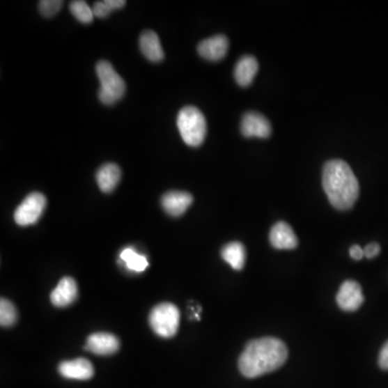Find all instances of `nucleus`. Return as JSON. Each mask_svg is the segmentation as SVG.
I'll return each instance as SVG.
<instances>
[{
  "mask_svg": "<svg viewBox=\"0 0 388 388\" xmlns=\"http://www.w3.org/2000/svg\"><path fill=\"white\" fill-rule=\"evenodd\" d=\"M323 187L329 202L339 210L354 206L359 196V183L343 160H330L323 169Z\"/></svg>",
  "mask_w": 388,
  "mask_h": 388,
  "instance_id": "nucleus-2",
  "label": "nucleus"
},
{
  "mask_svg": "<svg viewBox=\"0 0 388 388\" xmlns=\"http://www.w3.org/2000/svg\"><path fill=\"white\" fill-rule=\"evenodd\" d=\"M121 178V169L115 163H106L98 169L96 180L98 187L104 193L115 190Z\"/></svg>",
  "mask_w": 388,
  "mask_h": 388,
  "instance_id": "nucleus-17",
  "label": "nucleus"
},
{
  "mask_svg": "<svg viewBox=\"0 0 388 388\" xmlns=\"http://www.w3.org/2000/svg\"><path fill=\"white\" fill-rule=\"evenodd\" d=\"M258 70H259L258 61L251 55H244L243 58L240 59L236 63L235 70H234L236 82L241 86H249L255 79Z\"/></svg>",
  "mask_w": 388,
  "mask_h": 388,
  "instance_id": "nucleus-16",
  "label": "nucleus"
},
{
  "mask_svg": "<svg viewBox=\"0 0 388 388\" xmlns=\"http://www.w3.org/2000/svg\"><path fill=\"white\" fill-rule=\"evenodd\" d=\"M380 251H381V247L379 244L376 243L369 244L364 248V257H367L368 259H373L379 255Z\"/></svg>",
  "mask_w": 388,
  "mask_h": 388,
  "instance_id": "nucleus-24",
  "label": "nucleus"
},
{
  "mask_svg": "<svg viewBox=\"0 0 388 388\" xmlns=\"http://www.w3.org/2000/svg\"><path fill=\"white\" fill-rule=\"evenodd\" d=\"M120 258L123 260L127 269L131 270V271L143 272L148 267L147 259L143 256L136 253L135 250L132 249V248H125V249L122 250Z\"/></svg>",
  "mask_w": 388,
  "mask_h": 388,
  "instance_id": "nucleus-19",
  "label": "nucleus"
},
{
  "mask_svg": "<svg viewBox=\"0 0 388 388\" xmlns=\"http://www.w3.org/2000/svg\"><path fill=\"white\" fill-rule=\"evenodd\" d=\"M193 203V196L184 191H169L161 199L163 210L173 217L185 214Z\"/></svg>",
  "mask_w": 388,
  "mask_h": 388,
  "instance_id": "nucleus-12",
  "label": "nucleus"
},
{
  "mask_svg": "<svg viewBox=\"0 0 388 388\" xmlns=\"http://www.w3.org/2000/svg\"><path fill=\"white\" fill-rule=\"evenodd\" d=\"M17 313L13 302L7 299L0 301V325L3 327H11L17 323Z\"/></svg>",
  "mask_w": 388,
  "mask_h": 388,
  "instance_id": "nucleus-21",
  "label": "nucleus"
},
{
  "mask_svg": "<svg viewBox=\"0 0 388 388\" xmlns=\"http://www.w3.org/2000/svg\"><path fill=\"white\" fill-rule=\"evenodd\" d=\"M120 342L117 336L107 332H96L91 334L86 340V348L96 355L108 356L119 350Z\"/></svg>",
  "mask_w": 388,
  "mask_h": 388,
  "instance_id": "nucleus-9",
  "label": "nucleus"
},
{
  "mask_svg": "<svg viewBox=\"0 0 388 388\" xmlns=\"http://www.w3.org/2000/svg\"><path fill=\"white\" fill-rule=\"evenodd\" d=\"M336 303L340 309L348 312L358 310L364 303V295L359 284L355 281H344L336 295Z\"/></svg>",
  "mask_w": 388,
  "mask_h": 388,
  "instance_id": "nucleus-7",
  "label": "nucleus"
},
{
  "mask_svg": "<svg viewBox=\"0 0 388 388\" xmlns=\"http://www.w3.org/2000/svg\"><path fill=\"white\" fill-rule=\"evenodd\" d=\"M229 50V40L224 35H217L201 41L198 45L199 54L205 60L217 61L222 60Z\"/></svg>",
  "mask_w": 388,
  "mask_h": 388,
  "instance_id": "nucleus-11",
  "label": "nucleus"
},
{
  "mask_svg": "<svg viewBox=\"0 0 388 388\" xmlns=\"http://www.w3.org/2000/svg\"><path fill=\"white\" fill-rule=\"evenodd\" d=\"M222 257L234 270L241 271L246 262L245 246L240 242H232V243L226 244L222 248Z\"/></svg>",
  "mask_w": 388,
  "mask_h": 388,
  "instance_id": "nucleus-18",
  "label": "nucleus"
},
{
  "mask_svg": "<svg viewBox=\"0 0 388 388\" xmlns=\"http://www.w3.org/2000/svg\"><path fill=\"white\" fill-rule=\"evenodd\" d=\"M288 350L283 341L277 338L250 341L238 359V368L248 379L275 371L286 362Z\"/></svg>",
  "mask_w": 388,
  "mask_h": 388,
  "instance_id": "nucleus-1",
  "label": "nucleus"
},
{
  "mask_svg": "<svg viewBox=\"0 0 388 388\" xmlns=\"http://www.w3.org/2000/svg\"><path fill=\"white\" fill-rule=\"evenodd\" d=\"M177 127L185 143L190 147H199L206 136V120L199 108L187 106L179 111Z\"/></svg>",
  "mask_w": 388,
  "mask_h": 388,
  "instance_id": "nucleus-3",
  "label": "nucleus"
},
{
  "mask_svg": "<svg viewBox=\"0 0 388 388\" xmlns=\"http://www.w3.org/2000/svg\"><path fill=\"white\" fill-rule=\"evenodd\" d=\"M241 132L245 137L267 139L272 134L271 123L259 112H247L242 119Z\"/></svg>",
  "mask_w": 388,
  "mask_h": 388,
  "instance_id": "nucleus-8",
  "label": "nucleus"
},
{
  "mask_svg": "<svg viewBox=\"0 0 388 388\" xmlns=\"http://www.w3.org/2000/svg\"><path fill=\"white\" fill-rule=\"evenodd\" d=\"M63 1L61 0H41L39 1L38 8L41 15L45 17H54L62 9Z\"/></svg>",
  "mask_w": 388,
  "mask_h": 388,
  "instance_id": "nucleus-23",
  "label": "nucleus"
},
{
  "mask_svg": "<svg viewBox=\"0 0 388 388\" xmlns=\"http://www.w3.org/2000/svg\"><path fill=\"white\" fill-rule=\"evenodd\" d=\"M45 206H47V199L42 193H31L15 210V222L22 226L36 224L45 212Z\"/></svg>",
  "mask_w": 388,
  "mask_h": 388,
  "instance_id": "nucleus-6",
  "label": "nucleus"
},
{
  "mask_svg": "<svg viewBox=\"0 0 388 388\" xmlns=\"http://www.w3.org/2000/svg\"><path fill=\"white\" fill-rule=\"evenodd\" d=\"M125 5L127 1L124 0H105V1H96L92 9H93L94 17H106L114 10L121 9Z\"/></svg>",
  "mask_w": 388,
  "mask_h": 388,
  "instance_id": "nucleus-22",
  "label": "nucleus"
},
{
  "mask_svg": "<svg viewBox=\"0 0 388 388\" xmlns=\"http://www.w3.org/2000/svg\"><path fill=\"white\" fill-rule=\"evenodd\" d=\"M350 255L352 259L362 260L364 257V248L358 245L352 246L350 248Z\"/></svg>",
  "mask_w": 388,
  "mask_h": 388,
  "instance_id": "nucleus-26",
  "label": "nucleus"
},
{
  "mask_svg": "<svg viewBox=\"0 0 388 388\" xmlns=\"http://www.w3.org/2000/svg\"><path fill=\"white\" fill-rule=\"evenodd\" d=\"M270 242L277 249H295L299 243L293 228L284 222H277L272 226Z\"/></svg>",
  "mask_w": 388,
  "mask_h": 388,
  "instance_id": "nucleus-13",
  "label": "nucleus"
},
{
  "mask_svg": "<svg viewBox=\"0 0 388 388\" xmlns=\"http://www.w3.org/2000/svg\"><path fill=\"white\" fill-rule=\"evenodd\" d=\"M139 48L147 60L151 62H161L164 58L162 45L159 36L153 31H143L139 38Z\"/></svg>",
  "mask_w": 388,
  "mask_h": 388,
  "instance_id": "nucleus-15",
  "label": "nucleus"
},
{
  "mask_svg": "<svg viewBox=\"0 0 388 388\" xmlns=\"http://www.w3.org/2000/svg\"><path fill=\"white\" fill-rule=\"evenodd\" d=\"M78 297V286L72 277L61 279L58 286L51 293L50 300L56 307H66L72 305Z\"/></svg>",
  "mask_w": 388,
  "mask_h": 388,
  "instance_id": "nucleus-14",
  "label": "nucleus"
},
{
  "mask_svg": "<svg viewBox=\"0 0 388 388\" xmlns=\"http://www.w3.org/2000/svg\"><path fill=\"white\" fill-rule=\"evenodd\" d=\"M96 74L100 82L98 98L102 104L111 106L123 98L125 82L107 61H100L96 65Z\"/></svg>",
  "mask_w": 388,
  "mask_h": 388,
  "instance_id": "nucleus-4",
  "label": "nucleus"
},
{
  "mask_svg": "<svg viewBox=\"0 0 388 388\" xmlns=\"http://www.w3.org/2000/svg\"><path fill=\"white\" fill-rule=\"evenodd\" d=\"M180 312L173 303H161L153 307L149 315V324L155 334L162 338H172L177 334Z\"/></svg>",
  "mask_w": 388,
  "mask_h": 388,
  "instance_id": "nucleus-5",
  "label": "nucleus"
},
{
  "mask_svg": "<svg viewBox=\"0 0 388 388\" xmlns=\"http://www.w3.org/2000/svg\"><path fill=\"white\" fill-rule=\"evenodd\" d=\"M59 372L65 379L86 381L93 378V364L86 358H77L74 360L61 362Z\"/></svg>",
  "mask_w": 388,
  "mask_h": 388,
  "instance_id": "nucleus-10",
  "label": "nucleus"
},
{
  "mask_svg": "<svg viewBox=\"0 0 388 388\" xmlns=\"http://www.w3.org/2000/svg\"><path fill=\"white\" fill-rule=\"evenodd\" d=\"M70 9L72 15L84 24H90L93 22V9L86 1H82V0L72 1L70 3Z\"/></svg>",
  "mask_w": 388,
  "mask_h": 388,
  "instance_id": "nucleus-20",
  "label": "nucleus"
},
{
  "mask_svg": "<svg viewBox=\"0 0 388 388\" xmlns=\"http://www.w3.org/2000/svg\"><path fill=\"white\" fill-rule=\"evenodd\" d=\"M380 367L383 370H388V341L382 348L379 356Z\"/></svg>",
  "mask_w": 388,
  "mask_h": 388,
  "instance_id": "nucleus-25",
  "label": "nucleus"
}]
</instances>
